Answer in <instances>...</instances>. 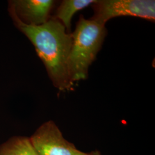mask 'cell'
Here are the masks:
<instances>
[{"mask_svg":"<svg viewBox=\"0 0 155 155\" xmlns=\"http://www.w3.org/2000/svg\"><path fill=\"white\" fill-rule=\"evenodd\" d=\"M9 12L15 26L35 47L53 85L61 91H70L74 84L70 79L67 68L71 33H68L61 22L53 17L42 25H29L18 18L10 4Z\"/></svg>","mask_w":155,"mask_h":155,"instance_id":"cell-1","label":"cell"},{"mask_svg":"<svg viewBox=\"0 0 155 155\" xmlns=\"http://www.w3.org/2000/svg\"><path fill=\"white\" fill-rule=\"evenodd\" d=\"M107 33L105 25L80 16L75 29L71 33L72 45L67 61L72 83L87 78L89 67L101 49Z\"/></svg>","mask_w":155,"mask_h":155,"instance_id":"cell-2","label":"cell"},{"mask_svg":"<svg viewBox=\"0 0 155 155\" xmlns=\"http://www.w3.org/2000/svg\"><path fill=\"white\" fill-rule=\"evenodd\" d=\"M94 15L90 18L105 25L113 18L137 17L154 22V0H96L92 4Z\"/></svg>","mask_w":155,"mask_h":155,"instance_id":"cell-3","label":"cell"},{"mask_svg":"<svg viewBox=\"0 0 155 155\" xmlns=\"http://www.w3.org/2000/svg\"><path fill=\"white\" fill-rule=\"evenodd\" d=\"M38 155H82L84 152L63 137L53 121L40 125L29 137Z\"/></svg>","mask_w":155,"mask_h":155,"instance_id":"cell-4","label":"cell"},{"mask_svg":"<svg viewBox=\"0 0 155 155\" xmlns=\"http://www.w3.org/2000/svg\"><path fill=\"white\" fill-rule=\"evenodd\" d=\"M18 18L29 25H40L51 18L56 1L54 0H16L11 1Z\"/></svg>","mask_w":155,"mask_h":155,"instance_id":"cell-5","label":"cell"},{"mask_svg":"<svg viewBox=\"0 0 155 155\" xmlns=\"http://www.w3.org/2000/svg\"><path fill=\"white\" fill-rule=\"evenodd\" d=\"M96 0H63L58 6L53 17L64 25L68 33H71V21L77 12L92 5Z\"/></svg>","mask_w":155,"mask_h":155,"instance_id":"cell-6","label":"cell"},{"mask_svg":"<svg viewBox=\"0 0 155 155\" xmlns=\"http://www.w3.org/2000/svg\"><path fill=\"white\" fill-rule=\"evenodd\" d=\"M0 155H38L29 137L15 136L0 145Z\"/></svg>","mask_w":155,"mask_h":155,"instance_id":"cell-7","label":"cell"},{"mask_svg":"<svg viewBox=\"0 0 155 155\" xmlns=\"http://www.w3.org/2000/svg\"><path fill=\"white\" fill-rule=\"evenodd\" d=\"M82 155H102L101 152H100L99 150H93V151H91L89 153H85L84 152Z\"/></svg>","mask_w":155,"mask_h":155,"instance_id":"cell-8","label":"cell"}]
</instances>
